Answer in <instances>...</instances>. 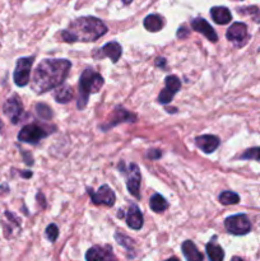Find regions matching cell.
I'll list each match as a JSON object with an SVG mask.
<instances>
[{
    "instance_id": "cb8c5ba5",
    "label": "cell",
    "mask_w": 260,
    "mask_h": 261,
    "mask_svg": "<svg viewBox=\"0 0 260 261\" xmlns=\"http://www.w3.org/2000/svg\"><path fill=\"white\" fill-rule=\"evenodd\" d=\"M115 240L117 241V244L121 245L122 247H125V249L127 250V251H134V244L135 242L133 241L130 237L125 236L122 232H119L117 231L116 233H115Z\"/></svg>"
},
{
    "instance_id": "ba28073f",
    "label": "cell",
    "mask_w": 260,
    "mask_h": 261,
    "mask_svg": "<svg viewBox=\"0 0 260 261\" xmlns=\"http://www.w3.org/2000/svg\"><path fill=\"white\" fill-rule=\"evenodd\" d=\"M88 194L91 196L92 203L96 205H106L112 206L116 201V196L112 189H110L107 185L101 186L97 191H93L92 189H88Z\"/></svg>"
},
{
    "instance_id": "74e56055",
    "label": "cell",
    "mask_w": 260,
    "mask_h": 261,
    "mask_svg": "<svg viewBox=\"0 0 260 261\" xmlns=\"http://www.w3.org/2000/svg\"><path fill=\"white\" fill-rule=\"evenodd\" d=\"M0 129H2V121H0Z\"/></svg>"
},
{
    "instance_id": "836d02e7",
    "label": "cell",
    "mask_w": 260,
    "mask_h": 261,
    "mask_svg": "<svg viewBox=\"0 0 260 261\" xmlns=\"http://www.w3.org/2000/svg\"><path fill=\"white\" fill-rule=\"evenodd\" d=\"M117 217H119V218H124V212L119 211V214H117Z\"/></svg>"
},
{
    "instance_id": "8fae6325",
    "label": "cell",
    "mask_w": 260,
    "mask_h": 261,
    "mask_svg": "<svg viewBox=\"0 0 260 261\" xmlns=\"http://www.w3.org/2000/svg\"><path fill=\"white\" fill-rule=\"evenodd\" d=\"M121 54H122V48L121 46H120V43L112 41V42L106 43L103 47L97 48V50L93 53V56L96 59L110 58L112 63H117V60L120 59Z\"/></svg>"
},
{
    "instance_id": "44dd1931",
    "label": "cell",
    "mask_w": 260,
    "mask_h": 261,
    "mask_svg": "<svg viewBox=\"0 0 260 261\" xmlns=\"http://www.w3.org/2000/svg\"><path fill=\"white\" fill-rule=\"evenodd\" d=\"M144 27L149 32H158L163 28V18L158 14H150L145 17Z\"/></svg>"
},
{
    "instance_id": "4316f807",
    "label": "cell",
    "mask_w": 260,
    "mask_h": 261,
    "mask_svg": "<svg viewBox=\"0 0 260 261\" xmlns=\"http://www.w3.org/2000/svg\"><path fill=\"white\" fill-rule=\"evenodd\" d=\"M240 158H241V160H254L259 161L260 162V147L246 149L241 155H240Z\"/></svg>"
},
{
    "instance_id": "7a4b0ae2",
    "label": "cell",
    "mask_w": 260,
    "mask_h": 261,
    "mask_svg": "<svg viewBox=\"0 0 260 261\" xmlns=\"http://www.w3.org/2000/svg\"><path fill=\"white\" fill-rule=\"evenodd\" d=\"M107 32V27L101 19L94 17H81L74 19L66 30L60 33L65 42H93Z\"/></svg>"
},
{
    "instance_id": "2e32d148",
    "label": "cell",
    "mask_w": 260,
    "mask_h": 261,
    "mask_svg": "<svg viewBox=\"0 0 260 261\" xmlns=\"http://www.w3.org/2000/svg\"><path fill=\"white\" fill-rule=\"evenodd\" d=\"M135 120H137L135 115L130 114V112H127L126 110L121 109V107H116L114 111V115H112L111 120L109 121V125H107V126H105L103 129L115 126V125L120 124V122H129V121L134 122Z\"/></svg>"
},
{
    "instance_id": "3957f363",
    "label": "cell",
    "mask_w": 260,
    "mask_h": 261,
    "mask_svg": "<svg viewBox=\"0 0 260 261\" xmlns=\"http://www.w3.org/2000/svg\"><path fill=\"white\" fill-rule=\"evenodd\" d=\"M103 86V78L101 74L96 73L92 69H86L82 73L81 79H79V96L76 107L79 110L86 109L88 103V98L92 93H96Z\"/></svg>"
},
{
    "instance_id": "4dcf8cb0",
    "label": "cell",
    "mask_w": 260,
    "mask_h": 261,
    "mask_svg": "<svg viewBox=\"0 0 260 261\" xmlns=\"http://www.w3.org/2000/svg\"><path fill=\"white\" fill-rule=\"evenodd\" d=\"M20 176L24 178H30L32 177V172H31V171H22V172H20Z\"/></svg>"
},
{
    "instance_id": "9c48e42d",
    "label": "cell",
    "mask_w": 260,
    "mask_h": 261,
    "mask_svg": "<svg viewBox=\"0 0 260 261\" xmlns=\"http://www.w3.org/2000/svg\"><path fill=\"white\" fill-rule=\"evenodd\" d=\"M181 88V81L176 75H168L166 76L165 81V88L163 91H161V93L158 94V102L160 103H170L172 101V98L175 97V94L180 91Z\"/></svg>"
},
{
    "instance_id": "7c38bea8",
    "label": "cell",
    "mask_w": 260,
    "mask_h": 261,
    "mask_svg": "<svg viewBox=\"0 0 260 261\" xmlns=\"http://www.w3.org/2000/svg\"><path fill=\"white\" fill-rule=\"evenodd\" d=\"M226 37L228 38L231 42L237 43L239 46L244 45V43L246 42L247 37H249V35H247L246 24L241 22L233 23V24L227 30Z\"/></svg>"
},
{
    "instance_id": "e0dca14e",
    "label": "cell",
    "mask_w": 260,
    "mask_h": 261,
    "mask_svg": "<svg viewBox=\"0 0 260 261\" xmlns=\"http://www.w3.org/2000/svg\"><path fill=\"white\" fill-rule=\"evenodd\" d=\"M112 251L111 246H93L87 251L86 260L87 261H103L107 255Z\"/></svg>"
},
{
    "instance_id": "ac0fdd59",
    "label": "cell",
    "mask_w": 260,
    "mask_h": 261,
    "mask_svg": "<svg viewBox=\"0 0 260 261\" xmlns=\"http://www.w3.org/2000/svg\"><path fill=\"white\" fill-rule=\"evenodd\" d=\"M181 250H183V254L185 256V259L188 261H203L204 256L196 246L194 245V242L191 241H185L181 246Z\"/></svg>"
},
{
    "instance_id": "e575fe53",
    "label": "cell",
    "mask_w": 260,
    "mask_h": 261,
    "mask_svg": "<svg viewBox=\"0 0 260 261\" xmlns=\"http://www.w3.org/2000/svg\"><path fill=\"white\" fill-rule=\"evenodd\" d=\"M231 261H244L241 259V257H237V256H235V257H232V260Z\"/></svg>"
},
{
    "instance_id": "f1b7e54d",
    "label": "cell",
    "mask_w": 260,
    "mask_h": 261,
    "mask_svg": "<svg viewBox=\"0 0 260 261\" xmlns=\"http://www.w3.org/2000/svg\"><path fill=\"white\" fill-rule=\"evenodd\" d=\"M161 155H162V153H161V150L158 149H150L149 153H148V157H149L150 160H157V158H160Z\"/></svg>"
},
{
    "instance_id": "52a82bcc",
    "label": "cell",
    "mask_w": 260,
    "mask_h": 261,
    "mask_svg": "<svg viewBox=\"0 0 260 261\" xmlns=\"http://www.w3.org/2000/svg\"><path fill=\"white\" fill-rule=\"evenodd\" d=\"M48 133L46 132L43 127L38 126L36 124H30L25 125V126L22 127V130L18 134V139L20 142L24 143H30V144H36L40 140H42L43 138L47 137Z\"/></svg>"
},
{
    "instance_id": "6da1fadb",
    "label": "cell",
    "mask_w": 260,
    "mask_h": 261,
    "mask_svg": "<svg viewBox=\"0 0 260 261\" xmlns=\"http://www.w3.org/2000/svg\"><path fill=\"white\" fill-rule=\"evenodd\" d=\"M70 68L71 63L65 59H45L33 73L31 88L38 94L58 88L64 83Z\"/></svg>"
},
{
    "instance_id": "d6986e66",
    "label": "cell",
    "mask_w": 260,
    "mask_h": 261,
    "mask_svg": "<svg viewBox=\"0 0 260 261\" xmlns=\"http://www.w3.org/2000/svg\"><path fill=\"white\" fill-rule=\"evenodd\" d=\"M211 15L217 24H227L231 22L232 14L226 7H214L211 9Z\"/></svg>"
},
{
    "instance_id": "d590c367",
    "label": "cell",
    "mask_w": 260,
    "mask_h": 261,
    "mask_svg": "<svg viewBox=\"0 0 260 261\" xmlns=\"http://www.w3.org/2000/svg\"><path fill=\"white\" fill-rule=\"evenodd\" d=\"M166 261H180L177 259V257H171V259H168V260H166Z\"/></svg>"
},
{
    "instance_id": "8992f818",
    "label": "cell",
    "mask_w": 260,
    "mask_h": 261,
    "mask_svg": "<svg viewBox=\"0 0 260 261\" xmlns=\"http://www.w3.org/2000/svg\"><path fill=\"white\" fill-rule=\"evenodd\" d=\"M35 58L31 56V58H20L17 61V65H15L14 70V83L18 87H24L27 86L28 82H30V74L31 69H32V64Z\"/></svg>"
},
{
    "instance_id": "1f68e13d",
    "label": "cell",
    "mask_w": 260,
    "mask_h": 261,
    "mask_svg": "<svg viewBox=\"0 0 260 261\" xmlns=\"http://www.w3.org/2000/svg\"><path fill=\"white\" fill-rule=\"evenodd\" d=\"M165 64H166V61H165V59L163 58H158L157 60H155V65H158V66H165Z\"/></svg>"
},
{
    "instance_id": "ffe728a7",
    "label": "cell",
    "mask_w": 260,
    "mask_h": 261,
    "mask_svg": "<svg viewBox=\"0 0 260 261\" xmlns=\"http://www.w3.org/2000/svg\"><path fill=\"white\" fill-rule=\"evenodd\" d=\"M74 97V91L70 86L68 84H63V86H59L56 88V91H54V98L59 103H68L73 99Z\"/></svg>"
},
{
    "instance_id": "4fadbf2b",
    "label": "cell",
    "mask_w": 260,
    "mask_h": 261,
    "mask_svg": "<svg viewBox=\"0 0 260 261\" xmlns=\"http://www.w3.org/2000/svg\"><path fill=\"white\" fill-rule=\"evenodd\" d=\"M191 28L195 32H199L205 36L212 42H217L218 41V36H217L216 31L213 30V27L204 18H195V19L191 20Z\"/></svg>"
},
{
    "instance_id": "5b68a950",
    "label": "cell",
    "mask_w": 260,
    "mask_h": 261,
    "mask_svg": "<svg viewBox=\"0 0 260 261\" xmlns=\"http://www.w3.org/2000/svg\"><path fill=\"white\" fill-rule=\"evenodd\" d=\"M224 227L231 234L244 236L251 231V223L245 214H236L231 216L224 221Z\"/></svg>"
},
{
    "instance_id": "30bf717a",
    "label": "cell",
    "mask_w": 260,
    "mask_h": 261,
    "mask_svg": "<svg viewBox=\"0 0 260 261\" xmlns=\"http://www.w3.org/2000/svg\"><path fill=\"white\" fill-rule=\"evenodd\" d=\"M3 111H4L5 116L12 121V124H18L23 116V105L20 102L19 97L13 96L5 101L4 106H3Z\"/></svg>"
},
{
    "instance_id": "d4e9b609",
    "label": "cell",
    "mask_w": 260,
    "mask_h": 261,
    "mask_svg": "<svg viewBox=\"0 0 260 261\" xmlns=\"http://www.w3.org/2000/svg\"><path fill=\"white\" fill-rule=\"evenodd\" d=\"M218 199L219 203H222L223 205H232V204H237L240 201V196L232 191H223Z\"/></svg>"
},
{
    "instance_id": "277c9868",
    "label": "cell",
    "mask_w": 260,
    "mask_h": 261,
    "mask_svg": "<svg viewBox=\"0 0 260 261\" xmlns=\"http://www.w3.org/2000/svg\"><path fill=\"white\" fill-rule=\"evenodd\" d=\"M119 170L124 173L125 178H126V186L129 193L132 194L134 198L140 199L139 188H140V171L135 163H130V165L125 166L124 163L120 162Z\"/></svg>"
},
{
    "instance_id": "7402d4cb",
    "label": "cell",
    "mask_w": 260,
    "mask_h": 261,
    "mask_svg": "<svg viewBox=\"0 0 260 261\" xmlns=\"http://www.w3.org/2000/svg\"><path fill=\"white\" fill-rule=\"evenodd\" d=\"M149 206L153 212H155V213H162V212H165L166 209L168 208V203L162 195H160V194H154V195L150 198Z\"/></svg>"
},
{
    "instance_id": "d6a6232c",
    "label": "cell",
    "mask_w": 260,
    "mask_h": 261,
    "mask_svg": "<svg viewBox=\"0 0 260 261\" xmlns=\"http://www.w3.org/2000/svg\"><path fill=\"white\" fill-rule=\"evenodd\" d=\"M103 261H117V260H116V257L114 256V254H112V251H111L109 255H107V257Z\"/></svg>"
},
{
    "instance_id": "8d00e7d4",
    "label": "cell",
    "mask_w": 260,
    "mask_h": 261,
    "mask_svg": "<svg viewBox=\"0 0 260 261\" xmlns=\"http://www.w3.org/2000/svg\"><path fill=\"white\" fill-rule=\"evenodd\" d=\"M132 2L133 0H122V3H124V4H130Z\"/></svg>"
},
{
    "instance_id": "83f0119b",
    "label": "cell",
    "mask_w": 260,
    "mask_h": 261,
    "mask_svg": "<svg viewBox=\"0 0 260 261\" xmlns=\"http://www.w3.org/2000/svg\"><path fill=\"white\" fill-rule=\"evenodd\" d=\"M59 236V229L55 224H50V226L46 228V237L48 239L50 242H55L56 239Z\"/></svg>"
},
{
    "instance_id": "484cf974",
    "label": "cell",
    "mask_w": 260,
    "mask_h": 261,
    "mask_svg": "<svg viewBox=\"0 0 260 261\" xmlns=\"http://www.w3.org/2000/svg\"><path fill=\"white\" fill-rule=\"evenodd\" d=\"M36 112H37L38 117L42 120H46V121H48V120L53 119V112H51V109L48 106H46V105L43 103H38L36 105Z\"/></svg>"
},
{
    "instance_id": "603a6c76",
    "label": "cell",
    "mask_w": 260,
    "mask_h": 261,
    "mask_svg": "<svg viewBox=\"0 0 260 261\" xmlns=\"http://www.w3.org/2000/svg\"><path fill=\"white\" fill-rule=\"evenodd\" d=\"M206 254L211 261H223L224 259V251L222 247L212 241L206 245Z\"/></svg>"
},
{
    "instance_id": "9a60e30c",
    "label": "cell",
    "mask_w": 260,
    "mask_h": 261,
    "mask_svg": "<svg viewBox=\"0 0 260 261\" xmlns=\"http://www.w3.org/2000/svg\"><path fill=\"white\" fill-rule=\"evenodd\" d=\"M143 222H144V219H143V214L139 211V208L137 205H130L129 211L126 213L127 226L132 229L138 231V229H140L143 227Z\"/></svg>"
},
{
    "instance_id": "f546056e",
    "label": "cell",
    "mask_w": 260,
    "mask_h": 261,
    "mask_svg": "<svg viewBox=\"0 0 260 261\" xmlns=\"http://www.w3.org/2000/svg\"><path fill=\"white\" fill-rule=\"evenodd\" d=\"M188 35H189V31L186 30L185 27H181L180 30L177 31V37L178 38H185Z\"/></svg>"
},
{
    "instance_id": "5bb4252c",
    "label": "cell",
    "mask_w": 260,
    "mask_h": 261,
    "mask_svg": "<svg viewBox=\"0 0 260 261\" xmlns=\"http://www.w3.org/2000/svg\"><path fill=\"white\" fill-rule=\"evenodd\" d=\"M195 144L199 149H201L204 153L209 154V153L214 152L219 147V138L211 134L200 135V137L195 138Z\"/></svg>"
}]
</instances>
